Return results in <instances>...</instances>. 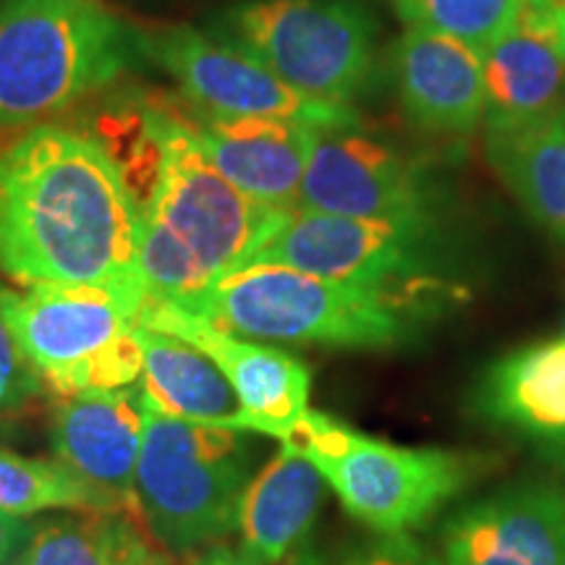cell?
<instances>
[{"instance_id":"44dd1931","label":"cell","mask_w":565,"mask_h":565,"mask_svg":"<svg viewBox=\"0 0 565 565\" xmlns=\"http://www.w3.org/2000/svg\"><path fill=\"white\" fill-rule=\"evenodd\" d=\"M484 152L492 171L565 249V110L519 124H487Z\"/></svg>"},{"instance_id":"cb8c5ba5","label":"cell","mask_w":565,"mask_h":565,"mask_svg":"<svg viewBox=\"0 0 565 565\" xmlns=\"http://www.w3.org/2000/svg\"><path fill=\"white\" fill-rule=\"evenodd\" d=\"M406 30L440 32L484 53L513 24L524 0H387Z\"/></svg>"},{"instance_id":"e0dca14e","label":"cell","mask_w":565,"mask_h":565,"mask_svg":"<svg viewBox=\"0 0 565 565\" xmlns=\"http://www.w3.org/2000/svg\"><path fill=\"white\" fill-rule=\"evenodd\" d=\"M482 419L524 437L565 471V338L494 362L475 395Z\"/></svg>"},{"instance_id":"ba28073f","label":"cell","mask_w":565,"mask_h":565,"mask_svg":"<svg viewBox=\"0 0 565 565\" xmlns=\"http://www.w3.org/2000/svg\"><path fill=\"white\" fill-rule=\"evenodd\" d=\"M0 312L45 393L68 398L116 391L141 377L139 317L103 288L0 286Z\"/></svg>"},{"instance_id":"f1b7e54d","label":"cell","mask_w":565,"mask_h":565,"mask_svg":"<svg viewBox=\"0 0 565 565\" xmlns=\"http://www.w3.org/2000/svg\"><path fill=\"white\" fill-rule=\"evenodd\" d=\"M524 6H529V9H534L540 13H555L563 9L565 0H524Z\"/></svg>"},{"instance_id":"603a6c76","label":"cell","mask_w":565,"mask_h":565,"mask_svg":"<svg viewBox=\"0 0 565 565\" xmlns=\"http://www.w3.org/2000/svg\"><path fill=\"white\" fill-rule=\"evenodd\" d=\"M53 508L118 513L100 492L58 461H40L0 448V513L32 515Z\"/></svg>"},{"instance_id":"4316f807","label":"cell","mask_w":565,"mask_h":565,"mask_svg":"<svg viewBox=\"0 0 565 565\" xmlns=\"http://www.w3.org/2000/svg\"><path fill=\"white\" fill-rule=\"evenodd\" d=\"M32 532L34 526L24 519V515L0 513V565L11 563L13 557L24 553Z\"/></svg>"},{"instance_id":"277c9868","label":"cell","mask_w":565,"mask_h":565,"mask_svg":"<svg viewBox=\"0 0 565 565\" xmlns=\"http://www.w3.org/2000/svg\"><path fill=\"white\" fill-rule=\"evenodd\" d=\"M137 53V30L103 0H0V131L82 103Z\"/></svg>"},{"instance_id":"8fae6325","label":"cell","mask_w":565,"mask_h":565,"mask_svg":"<svg viewBox=\"0 0 565 565\" xmlns=\"http://www.w3.org/2000/svg\"><path fill=\"white\" fill-rule=\"evenodd\" d=\"M370 221H440L443 189L429 166L362 126L315 129L299 207Z\"/></svg>"},{"instance_id":"52a82bcc","label":"cell","mask_w":565,"mask_h":565,"mask_svg":"<svg viewBox=\"0 0 565 565\" xmlns=\"http://www.w3.org/2000/svg\"><path fill=\"white\" fill-rule=\"evenodd\" d=\"M246 484L238 429L175 419L145 398L137 498L162 545L186 553L238 529Z\"/></svg>"},{"instance_id":"5b68a950","label":"cell","mask_w":565,"mask_h":565,"mask_svg":"<svg viewBox=\"0 0 565 565\" xmlns=\"http://www.w3.org/2000/svg\"><path fill=\"white\" fill-rule=\"evenodd\" d=\"M320 471L345 511L377 534H408L469 490L492 458L377 440L320 412H307L280 437Z\"/></svg>"},{"instance_id":"9a60e30c","label":"cell","mask_w":565,"mask_h":565,"mask_svg":"<svg viewBox=\"0 0 565 565\" xmlns=\"http://www.w3.org/2000/svg\"><path fill=\"white\" fill-rule=\"evenodd\" d=\"M179 118L210 166L238 192L270 210H296L315 126L233 118L175 100Z\"/></svg>"},{"instance_id":"6da1fadb","label":"cell","mask_w":565,"mask_h":565,"mask_svg":"<svg viewBox=\"0 0 565 565\" xmlns=\"http://www.w3.org/2000/svg\"><path fill=\"white\" fill-rule=\"evenodd\" d=\"M0 273L103 288L139 317V204L108 145L47 124L0 141Z\"/></svg>"},{"instance_id":"83f0119b","label":"cell","mask_w":565,"mask_h":565,"mask_svg":"<svg viewBox=\"0 0 565 565\" xmlns=\"http://www.w3.org/2000/svg\"><path fill=\"white\" fill-rule=\"evenodd\" d=\"M192 565H259L257 561H252L249 555L242 553V550H228V547H210L196 557Z\"/></svg>"},{"instance_id":"3957f363","label":"cell","mask_w":565,"mask_h":565,"mask_svg":"<svg viewBox=\"0 0 565 565\" xmlns=\"http://www.w3.org/2000/svg\"><path fill=\"white\" fill-rule=\"evenodd\" d=\"M461 291V286H362L282 265H244L212 282L202 296L175 307L233 335L393 351L419 341Z\"/></svg>"},{"instance_id":"4fadbf2b","label":"cell","mask_w":565,"mask_h":565,"mask_svg":"<svg viewBox=\"0 0 565 565\" xmlns=\"http://www.w3.org/2000/svg\"><path fill=\"white\" fill-rule=\"evenodd\" d=\"M139 324L179 335L181 341L207 353L236 387L252 419V433L280 440L288 427L309 412L312 374L291 353L233 335L175 303H145L139 309Z\"/></svg>"},{"instance_id":"484cf974","label":"cell","mask_w":565,"mask_h":565,"mask_svg":"<svg viewBox=\"0 0 565 565\" xmlns=\"http://www.w3.org/2000/svg\"><path fill=\"white\" fill-rule=\"evenodd\" d=\"M333 565H443L412 534H383L370 545L351 550Z\"/></svg>"},{"instance_id":"ffe728a7","label":"cell","mask_w":565,"mask_h":565,"mask_svg":"<svg viewBox=\"0 0 565 565\" xmlns=\"http://www.w3.org/2000/svg\"><path fill=\"white\" fill-rule=\"evenodd\" d=\"M322 498L320 471L296 450L282 448L242 494V553L259 565L286 563L307 542Z\"/></svg>"},{"instance_id":"7c38bea8","label":"cell","mask_w":565,"mask_h":565,"mask_svg":"<svg viewBox=\"0 0 565 565\" xmlns=\"http://www.w3.org/2000/svg\"><path fill=\"white\" fill-rule=\"evenodd\" d=\"M141 437H145L141 387L68 395L53 408L51 443L55 461L100 492L118 513L145 524L137 498Z\"/></svg>"},{"instance_id":"2e32d148","label":"cell","mask_w":565,"mask_h":565,"mask_svg":"<svg viewBox=\"0 0 565 565\" xmlns=\"http://www.w3.org/2000/svg\"><path fill=\"white\" fill-rule=\"evenodd\" d=\"M406 121L427 137L461 139L484 124L482 53L440 32L406 30L387 51Z\"/></svg>"},{"instance_id":"30bf717a","label":"cell","mask_w":565,"mask_h":565,"mask_svg":"<svg viewBox=\"0 0 565 565\" xmlns=\"http://www.w3.org/2000/svg\"><path fill=\"white\" fill-rule=\"evenodd\" d=\"M137 51L171 76L181 100L204 113L275 118L315 129L362 126L356 108H338L301 95L263 61L212 30H196L192 24L137 30Z\"/></svg>"},{"instance_id":"7402d4cb","label":"cell","mask_w":565,"mask_h":565,"mask_svg":"<svg viewBox=\"0 0 565 565\" xmlns=\"http://www.w3.org/2000/svg\"><path fill=\"white\" fill-rule=\"evenodd\" d=\"M19 565H168V557L131 515L82 511L34 529Z\"/></svg>"},{"instance_id":"8992f818","label":"cell","mask_w":565,"mask_h":565,"mask_svg":"<svg viewBox=\"0 0 565 565\" xmlns=\"http://www.w3.org/2000/svg\"><path fill=\"white\" fill-rule=\"evenodd\" d=\"M212 32L317 103L353 108L380 71V24L364 0H242Z\"/></svg>"},{"instance_id":"ac0fdd59","label":"cell","mask_w":565,"mask_h":565,"mask_svg":"<svg viewBox=\"0 0 565 565\" xmlns=\"http://www.w3.org/2000/svg\"><path fill=\"white\" fill-rule=\"evenodd\" d=\"M484 126L519 124L565 110V53L550 13L524 6L482 53Z\"/></svg>"},{"instance_id":"7a4b0ae2","label":"cell","mask_w":565,"mask_h":565,"mask_svg":"<svg viewBox=\"0 0 565 565\" xmlns=\"http://www.w3.org/2000/svg\"><path fill=\"white\" fill-rule=\"evenodd\" d=\"M121 162L139 204L145 303H186L249 265L282 217L223 179L196 150L175 103H147ZM141 303V307H145Z\"/></svg>"},{"instance_id":"d6986e66","label":"cell","mask_w":565,"mask_h":565,"mask_svg":"<svg viewBox=\"0 0 565 565\" xmlns=\"http://www.w3.org/2000/svg\"><path fill=\"white\" fill-rule=\"evenodd\" d=\"M141 345V395L162 414L210 427L252 429L236 387L207 353L179 335L137 328Z\"/></svg>"},{"instance_id":"5bb4252c","label":"cell","mask_w":565,"mask_h":565,"mask_svg":"<svg viewBox=\"0 0 565 565\" xmlns=\"http://www.w3.org/2000/svg\"><path fill=\"white\" fill-rule=\"evenodd\" d=\"M443 565H565V484H508L463 505L443 529Z\"/></svg>"},{"instance_id":"f546056e","label":"cell","mask_w":565,"mask_h":565,"mask_svg":"<svg viewBox=\"0 0 565 565\" xmlns=\"http://www.w3.org/2000/svg\"><path fill=\"white\" fill-rule=\"evenodd\" d=\"M550 19H553V26H555V34H557V42H561L563 53H565V6L561 11L550 13Z\"/></svg>"},{"instance_id":"9c48e42d","label":"cell","mask_w":565,"mask_h":565,"mask_svg":"<svg viewBox=\"0 0 565 565\" xmlns=\"http://www.w3.org/2000/svg\"><path fill=\"white\" fill-rule=\"evenodd\" d=\"M249 265H282L362 286H458L443 270L440 221H370L288 210Z\"/></svg>"},{"instance_id":"d4e9b609","label":"cell","mask_w":565,"mask_h":565,"mask_svg":"<svg viewBox=\"0 0 565 565\" xmlns=\"http://www.w3.org/2000/svg\"><path fill=\"white\" fill-rule=\"evenodd\" d=\"M45 393L40 377L21 353L17 338L0 312V424L13 422L26 412L38 395Z\"/></svg>"}]
</instances>
